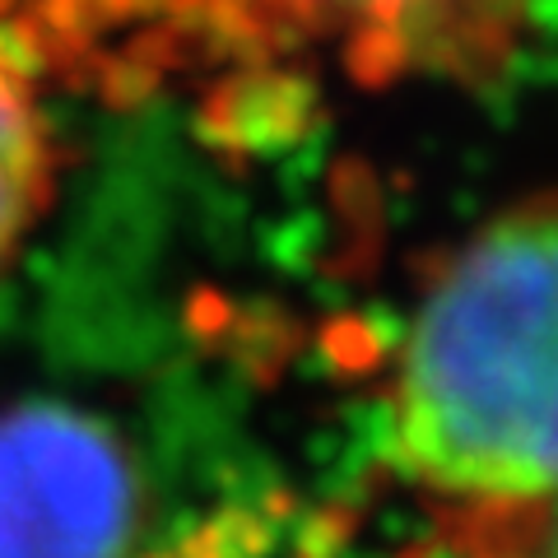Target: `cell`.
I'll return each mask as SVG.
<instances>
[{
	"mask_svg": "<svg viewBox=\"0 0 558 558\" xmlns=\"http://www.w3.org/2000/svg\"><path fill=\"white\" fill-rule=\"evenodd\" d=\"M387 418L451 558L558 494V186L494 209L433 266Z\"/></svg>",
	"mask_w": 558,
	"mask_h": 558,
	"instance_id": "cell-1",
	"label": "cell"
},
{
	"mask_svg": "<svg viewBox=\"0 0 558 558\" xmlns=\"http://www.w3.org/2000/svg\"><path fill=\"white\" fill-rule=\"evenodd\" d=\"M238 20L252 80L330 61L359 89H488L526 47L535 0H238Z\"/></svg>",
	"mask_w": 558,
	"mask_h": 558,
	"instance_id": "cell-2",
	"label": "cell"
},
{
	"mask_svg": "<svg viewBox=\"0 0 558 558\" xmlns=\"http://www.w3.org/2000/svg\"><path fill=\"white\" fill-rule=\"evenodd\" d=\"M140 521V470L102 418L0 410V558H131Z\"/></svg>",
	"mask_w": 558,
	"mask_h": 558,
	"instance_id": "cell-3",
	"label": "cell"
},
{
	"mask_svg": "<svg viewBox=\"0 0 558 558\" xmlns=\"http://www.w3.org/2000/svg\"><path fill=\"white\" fill-rule=\"evenodd\" d=\"M0 47L121 102L182 75H242L238 0H0Z\"/></svg>",
	"mask_w": 558,
	"mask_h": 558,
	"instance_id": "cell-4",
	"label": "cell"
},
{
	"mask_svg": "<svg viewBox=\"0 0 558 558\" xmlns=\"http://www.w3.org/2000/svg\"><path fill=\"white\" fill-rule=\"evenodd\" d=\"M57 191V135L38 108V75L0 47V275Z\"/></svg>",
	"mask_w": 558,
	"mask_h": 558,
	"instance_id": "cell-5",
	"label": "cell"
},
{
	"mask_svg": "<svg viewBox=\"0 0 558 558\" xmlns=\"http://www.w3.org/2000/svg\"><path fill=\"white\" fill-rule=\"evenodd\" d=\"M461 558H558V494L545 508H535L526 521L488 535L484 545H475Z\"/></svg>",
	"mask_w": 558,
	"mask_h": 558,
	"instance_id": "cell-6",
	"label": "cell"
}]
</instances>
